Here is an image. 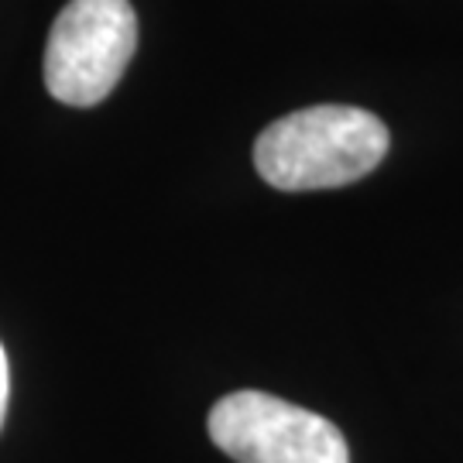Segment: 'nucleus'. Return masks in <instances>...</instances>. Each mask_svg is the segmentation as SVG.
<instances>
[{"label":"nucleus","mask_w":463,"mask_h":463,"mask_svg":"<svg viewBox=\"0 0 463 463\" xmlns=\"http://www.w3.org/2000/svg\"><path fill=\"white\" fill-rule=\"evenodd\" d=\"M210 439L237 463H350L330 419L248 388L213 405Z\"/></svg>","instance_id":"obj_3"},{"label":"nucleus","mask_w":463,"mask_h":463,"mask_svg":"<svg viewBox=\"0 0 463 463\" xmlns=\"http://www.w3.org/2000/svg\"><path fill=\"white\" fill-rule=\"evenodd\" d=\"M388 128L361 107L319 103L279 117L254 141V168L271 189H340L384 162Z\"/></svg>","instance_id":"obj_1"},{"label":"nucleus","mask_w":463,"mask_h":463,"mask_svg":"<svg viewBox=\"0 0 463 463\" xmlns=\"http://www.w3.org/2000/svg\"><path fill=\"white\" fill-rule=\"evenodd\" d=\"M134 49L131 0H69L45 42V86L66 107H97L114 93Z\"/></svg>","instance_id":"obj_2"},{"label":"nucleus","mask_w":463,"mask_h":463,"mask_svg":"<svg viewBox=\"0 0 463 463\" xmlns=\"http://www.w3.org/2000/svg\"><path fill=\"white\" fill-rule=\"evenodd\" d=\"M7 398H11V367H7V354L0 344V426H4V415H7Z\"/></svg>","instance_id":"obj_4"}]
</instances>
